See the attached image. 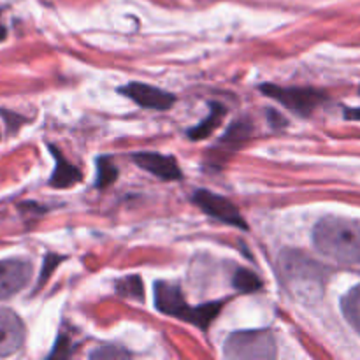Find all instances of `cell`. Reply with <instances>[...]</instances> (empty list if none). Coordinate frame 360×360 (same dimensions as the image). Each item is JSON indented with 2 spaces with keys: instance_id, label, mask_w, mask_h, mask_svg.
<instances>
[{
  "instance_id": "1",
  "label": "cell",
  "mask_w": 360,
  "mask_h": 360,
  "mask_svg": "<svg viewBox=\"0 0 360 360\" xmlns=\"http://www.w3.org/2000/svg\"><path fill=\"white\" fill-rule=\"evenodd\" d=\"M322 255L341 264H360V224L347 218H323L313 231Z\"/></svg>"
},
{
  "instance_id": "2",
  "label": "cell",
  "mask_w": 360,
  "mask_h": 360,
  "mask_svg": "<svg viewBox=\"0 0 360 360\" xmlns=\"http://www.w3.org/2000/svg\"><path fill=\"white\" fill-rule=\"evenodd\" d=\"M155 306L160 313L174 319L185 320V322L193 323L206 330L213 323L218 313L221 311L224 302H207V304L199 306V308H190L188 302L185 301L181 288L176 285L167 283V281H157L155 283Z\"/></svg>"
},
{
  "instance_id": "3",
  "label": "cell",
  "mask_w": 360,
  "mask_h": 360,
  "mask_svg": "<svg viewBox=\"0 0 360 360\" xmlns=\"http://www.w3.org/2000/svg\"><path fill=\"white\" fill-rule=\"evenodd\" d=\"M224 354L227 359H274L276 340L266 329L236 330L225 341Z\"/></svg>"
},
{
  "instance_id": "4",
  "label": "cell",
  "mask_w": 360,
  "mask_h": 360,
  "mask_svg": "<svg viewBox=\"0 0 360 360\" xmlns=\"http://www.w3.org/2000/svg\"><path fill=\"white\" fill-rule=\"evenodd\" d=\"M262 94L273 101L280 102L290 111L297 112L301 116H309L323 101L326 94L315 88H301V86H278V84L267 83L260 86Z\"/></svg>"
},
{
  "instance_id": "5",
  "label": "cell",
  "mask_w": 360,
  "mask_h": 360,
  "mask_svg": "<svg viewBox=\"0 0 360 360\" xmlns=\"http://www.w3.org/2000/svg\"><path fill=\"white\" fill-rule=\"evenodd\" d=\"M280 267L292 288L297 290L301 287H308L309 292H315V283L320 281V267L316 266L315 260L299 252H287L281 255Z\"/></svg>"
},
{
  "instance_id": "6",
  "label": "cell",
  "mask_w": 360,
  "mask_h": 360,
  "mask_svg": "<svg viewBox=\"0 0 360 360\" xmlns=\"http://www.w3.org/2000/svg\"><path fill=\"white\" fill-rule=\"evenodd\" d=\"M193 202L211 218H217V220L224 221V224L232 225V227L239 229H248V224L245 221L243 214L239 213L238 207L234 206V202L227 199L224 195H218V193L210 192V190H197L193 193Z\"/></svg>"
},
{
  "instance_id": "7",
  "label": "cell",
  "mask_w": 360,
  "mask_h": 360,
  "mask_svg": "<svg viewBox=\"0 0 360 360\" xmlns=\"http://www.w3.org/2000/svg\"><path fill=\"white\" fill-rule=\"evenodd\" d=\"M32 278V264L25 259L0 260V301L23 290Z\"/></svg>"
},
{
  "instance_id": "8",
  "label": "cell",
  "mask_w": 360,
  "mask_h": 360,
  "mask_svg": "<svg viewBox=\"0 0 360 360\" xmlns=\"http://www.w3.org/2000/svg\"><path fill=\"white\" fill-rule=\"evenodd\" d=\"M120 94L129 97L130 101L136 102L141 108L157 109V111H167L176 102V97L172 94L144 83L125 84V86L120 88Z\"/></svg>"
},
{
  "instance_id": "9",
  "label": "cell",
  "mask_w": 360,
  "mask_h": 360,
  "mask_svg": "<svg viewBox=\"0 0 360 360\" xmlns=\"http://www.w3.org/2000/svg\"><path fill=\"white\" fill-rule=\"evenodd\" d=\"M134 162L144 169L150 174L157 176V178L164 179V181H178L183 178V172L179 169L178 162L169 155L151 153V151H141V153L134 155Z\"/></svg>"
},
{
  "instance_id": "10",
  "label": "cell",
  "mask_w": 360,
  "mask_h": 360,
  "mask_svg": "<svg viewBox=\"0 0 360 360\" xmlns=\"http://www.w3.org/2000/svg\"><path fill=\"white\" fill-rule=\"evenodd\" d=\"M25 341V326L14 311L0 308V357L13 355Z\"/></svg>"
},
{
  "instance_id": "11",
  "label": "cell",
  "mask_w": 360,
  "mask_h": 360,
  "mask_svg": "<svg viewBox=\"0 0 360 360\" xmlns=\"http://www.w3.org/2000/svg\"><path fill=\"white\" fill-rule=\"evenodd\" d=\"M51 153L55 157L56 165L55 171H53L51 179H49V185L55 186V188H70V186L77 185V183L83 179L79 169L74 164H70L65 157L58 151V148L51 146Z\"/></svg>"
},
{
  "instance_id": "12",
  "label": "cell",
  "mask_w": 360,
  "mask_h": 360,
  "mask_svg": "<svg viewBox=\"0 0 360 360\" xmlns=\"http://www.w3.org/2000/svg\"><path fill=\"white\" fill-rule=\"evenodd\" d=\"M225 112H227V109H225L221 104H217V102H214V104H211L210 115H207L206 118H204L202 122L199 123V125L188 130L190 139H192V141L207 139V137H210L211 134H213L214 130L220 127V123H221V120H224Z\"/></svg>"
},
{
  "instance_id": "13",
  "label": "cell",
  "mask_w": 360,
  "mask_h": 360,
  "mask_svg": "<svg viewBox=\"0 0 360 360\" xmlns=\"http://www.w3.org/2000/svg\"><path fill=\"white\" fill-rule=\"evenodd\" d=\"M252 137V123L246 122V120H239L234 122L225 132L224 139H221L220 146H224L225 150L236 151L246 143V141Z\"/></svg>"
},
{
  "instance_id": "14",
  "label": "cell",
  "mask_w": 360,
  "mask_h": 360,
  "mask_svg": "<svg viewBox=\"0 0 360 360\" xmlns=\"http://www.w3.org/2000/svg\"><path fill=\"white\" fill-rule=\"evenodd\" d=\"M345 319L348 320L352 327L360 334V285L352 288L341 301Z\"/></svg>"
},
{
  "instance_id": "15",
  "label": "cell",
  "mask_w": 360,
  "mask_h": 360,
  "mask_svg": "<svg viewBox=\"0 0 360 360\" xmlns=\"http://www.w3.org/2000/svg\"><path fill=\"white\" fill-rule=\"evenodd\" d=\"M118 178V167L112 162L111 157H98L97 158V179H95V186L101 190L108 188L109 185L116 181Z\"/></svg>"
},
{
  "instance_id": "16",
  "label": "cell",
  "mask_w": 360,
  "mask_h": 360,
  "mask_svg": "<svg viewBox=\"0 0 360 360\" xmlns=\"http://www.w3.org/2000/svg\"><path fill=\"white\" fill-rule=\"evenodd\" d=\"M232 283H234L236 290L243 292V294H252V292H259L262 288L260 278L255 273H252V271L243 269V267H239L234 273Z\"/></svg>"
},
{
  "instance_id": "17",
  "label": "cell",
  "mask_w": 360,
  "mask_h": 360,
  "mask_svg": "<svg viewBox=\"0 0 360 360\" xmlns=\"http://www.w3.org/2000/svg\"><path fill=\"white\" fill-rule=\"evenodd\" d=\"M116 288H118V294L123 295V297L129 299H143L144 297V288L143 281H141L139 276H127L123 280H120L116 283Z\"/></svg>"
},
{
  "instance_id": "18",
  "label": "cell",
  "mask_w": 360,
  "mask_h": 360,
  "mask_svg": "<svg viewBox=\"0 0 360 360\" xmlns=\"http://www.w3.org/2000/svg\"><path fill=\"white\" fill-rule=\"evenodd\" d=\"M129 357V352L120 347H102L91 354V359H123Z\"/></svg>"
},
{
  "instance_id": "19",
  "label": "cell",
  "mask_w": 360,
  "mask_h": 360,
  "mask_svg": "<svg viewBox=\"0 0 360 360\" xmlns=\"http://www.w3.org/2000/svg\"><path fill=\"white\" fill-rule=\"evenodd\" d=\"M60 260H62V257H56V255H48V257H46V260H44V269H42L41 278H39V285H37V287H41V285H44V281L48 280L49 274H51V271L55 269L56 266H58Z\"/></svg>"
},
{
  "instance_id": "20",
  "label": "cell",
  "mask_w": 360,
  "mask_h": 360,
  "mask_svg": "<svg viewBox=\"0 0 360 360\" xmlns=\"http://www.w3.org/2000/svg\"><path fill=\"white\" fill-rule=\"evenodd\" d=\"M70 350H69V340L65 336H60L58 341H56V347L53 348L51 355L49 357H69Z\"/></svg>"
},
{
  "instance_id": "21",
  "label": "cell",
  "mask_w": 360,
  "mask_h": 360,
  "mask_svg": "<svg viewBox=\"0 0 360 360\" xmlns=\"http://www.w3.org/2000/svg\"><path fill=\"white\" fill-rule=\"evenodd\" d=\"M267 116H269V122H271V125H273V127H285V125H287V120H285L283 116L280 115V112L274 111V109H269V111H267Z\"/></svg>"
},
{
  "instance_id": "22",
  "label": "cell",
  "mask_w": 360,
  "mask_h": 360,
  "mask_svg": "<svg viewBox=\"0 0 360 360\" xmlns=\"http://www.w3.org/2000/svg\"><path fill=\"white\" fill-rule=\"evenodd\" d=\"M347 118H352V120H360V108L359 109H348L347 112Z\"/></svg>"
},
{
  "instance_id": "23",
  "label": "cell",
  "mask_w": 360,
  "mask_h": 360,
  "mask_svg": "<svg viewBox=\"0 0 360 360\" xmlns=\"http://www.w3.org/2000/svg\"><path fill=\"white\" fill-rule=\"evenodd\" d=\"M6 35H7L6 27H4V25L0 23V41H4V39H6Z\"/></svg>"
}]
</instances>
